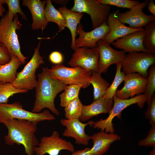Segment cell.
<instances>
[{
  "label": "cell",
  "instance_id": "1",
  "mask_svg": "<svg viewBox=\"0 0 155 155\" xmlns=\"http://www.w3.org/2000/svg\"><path fill=\"white\" fill-rule=\"evenodd\" d=\"M49 69L47 67H43L42 72L37 75L35 100L31 112L38 113L46 108L55 115L59 116V112L55 106V99L57 95L67 86L53 78Z\"/></svg>",
  "mask_w": 155,
  "mask_h": 155
},
{
  "label": "cell",
  "instance_id": "2",
  "mask_svg": "<svg viewBox=\"0 0 155 155\" xmlns=\"http://www.w3.org/2000/svg\"><path fill=\"white\" fill-rule=\"evenodd\" d=\"M8 130L5 137V143L22 145L27 155H33L34 148L39 142L35 133L37 130L36 122L22 119H11L3 123Z\"/></svg>",
  "mask_w": 155,
  "mask_h": 155
},
{
  "label": "cell",
  "instance_id": "3",
  "mask_svg": "<svg viewBox=\"0 0 155 155\" xmlns=\"http://www.w3.org/2000/svg\"><path fill=\"white\" fill-rule=\"evenodd\" d=\"M21 25L16 14L12 21L8 18V13L2 17L0 24V43L7 48L11 57H17L22 64L26 62L27 57L24 56L20 51V44L16 32L21 28Z\"/></svg>",
  "mask_w": 155,
  "mask_h": 155
},
{
  "label": "cell",
  "instance_id": "4",
  "mask_svg": "<svg viewBox=\"0 0 155 155\" xmlns=\"http://www.w3.org/2000/svg\"><path fill=\"white\" fill-rule=\"evenodd\" d=\"M16 119L38 123L44 121H52L55 117L47 110L35 113L23 108L19 102L11 104L0 103V123H3L11 119Z\"/></svg>",
  "mask_w": 155,
  "mask_h": 155
},
{
  "label": "cell",
  "instance_id": "5",
  "mask_svg": "<svg viewBox=\"0 0 155 155\" xmlns=\"http://www.w3.org/2000/svg\"><path fill=\"white\" fill-rule=\"evenodd\" d=\"M49 70L53 78L65 85L77 84L85 88L90 84L89 80L92 72L82 67H70L58 64L52 66Z\"/></svg>",
  "mask_w": 155,
  "mask_h": 155
},
{
  "label": "cell",
  "instance_id": "6",
  "mask_svg": "<svg viewBox=\"0 0 155 155\" xmlns=\"http://www.w3.org/2000/svg\"><path fill=\"white\" fill-rule=\"evenodd\" d=\"M113 100V106L108 116L105 119L94 122L92 125L94 128L100 129L101 131H105L107 133H114L115 129L112 123L114 118L116 116L120 119L122 111L132 104H137L140 108H143L146 101V97L144 94H143L127 99H123L114 95Z\"/></svg>",
  "mask_w": 155,
  "mask_h": 155
},
{
  "label": "cell",
  "instance_id": "7",
  "mask_svg": "<svg viewBox=\"0 0 155 155\" xmlns=\"http://www.w3.org/2000/svg\"><path fill=\"white\" fill-rule=\"evenodd\" d=\"M40 40L35 49L33 55L23 69L17 73L16 77L12 83L16 88L28 91L35 88L37 84L36 73L40 66L44 63L43 58L39 52Z\"/></svg>",
  "mask_w": 155,
  "mask_h": 155
},
{
  "label": "cell",
  "instance_id": "8",
  "mask_svg": "<svg viewBox=\"0 0 155 155\" xmlns=\"http://www.w3.org/2000/svg\"><path fill=\"white\" fill-rule=\"evenodd\" d=\"M121 64L125 75L137 73L147 78L149 68L155 64V54L145 52L129 53L125 55Z\"/></svg>",
  "mask_w": 155,
  "mask_h": 155
},
{
  "label": "cell",
  "instance_id": "9",
  "mask_svg": "<svg viewBox=\"0 0 155 155\" xmlns=\"http://www.w3.org/2000/svg\"><path fill=\"white\" fill-rule=\"evenodd\" d=\"M111 9V6L101 4L98 0H75L70 10L88 14L94 29L107 22Z\"/></svg>",
  "mask_w": 155,
  "mask_h": 155
},
{
  "label": "cell",
  "instance_id": "10",
  "mask_svg": "<svg viewBox=\"0 0 155 155\" xmlns=\"http://www.w3.org/2000/svg\"><path fill=\"white\" fill-rule=\"evenodd\" d=\"M66 150L73 152L74 146L70 141L61 138L58 132L54 131L49 136H44L41 138L38 146L34 148L36 155H59L61 151Z\"/></svg>",
  "mask_w": 155,
  "mask_h": 155
},
{
  "label": "cell",
  "instance_id": "11",
  "mask_svg": "<svg viewBox=\"0 0 155 155\" xmlns=\"http://www.w3.org/2000/svg\"><path fill=\"white\" fill-rule=\"evenodd\" d=\"M148 0L134 6L129 10L124 12L117 13V16L120 21L123 24H127L129 27L133 28H143L150 22L155 20V16L152 15L145 14L143 9L148 5Z\"/></svg>",
  "mask_w": 155,
  "mask_h": 155
},
{
  "label": "cell",
  "instance_id": "12",
  "mask_svg": "<svg viewBox=\"0 0 155 155\" xmlns=\"http://www.w3.org/2000/svg\"><path fill=\"white\" fill-rule=\"evenodd\" d=\"M68 62L71 67H80L86 70L98 71L99 54L98 47L77 48Z\"/></svg>",
  "mask_w": 155,
  "mask_h": 155
},
{
  "label": "cell",
  "instance_id": "13",
  "mask_svg": "<svg viewBox=\"0 0 155 155\" xmlns=\"http://www.w3.org/2000/svg\"><path fill=\"white\" fill-rule=\"evenodd\" d=\"M106 22L88 32L83 30L82 25L80 23L76 30V34L79 35V37L75 40L76 47H84L92 49L97 47V42L99 40H103L110 32Z\"/></svg>",
  "mask_w": 155,
  "mask_h": 155
},
{
  "label": "cell",
  "instance_id": "14",
  "mask_svg": "<svg viewBox=\"0 0 155 155\" xmlns=\"http://www.w3.org/2000/svg\"><path fill=\"white\" fill-rule=\"evenodd\" d=\"M97 44L99 54L98 72L100 74L105 73L111 65L121 63L126 55L123 50H115L102 40H99Z\"/></svg>",
  "mask_w": 155,
  "mask_h": 155
},
{
  "label": "cell",
  "instance_id": "15",
  "mask_svg": "<svg viewBox=\"0 0 155 155\" xmlns=\"http://www.w3.org/2000/svg\"><path fill=\"white\" fill-rule=\"evenodd\" d=\"M147 80L138 73L125 75L123 87L120 90H117L115 95L119 98L127 99L130 97L143 93L145 90Z\"/></svg>",
  "mask_w": 155,
  "mask_h": 155
},
{
  "label": "cell",
  "instance_id": "16",
  "mask_svg": "<svg viewBox=\"0 0 155 155\" xmlns=\"http://www.w3.org/2000/svg\"><path fill=\"white\" fill-rule=\"evenodd\" d=\"M94 122L93 121H90L88 123H83L79 119H61V124L66 128L63 135L64 136L74 138L75 143L77 144L86 146L88 144L91 136L86 134L85 127L89 125L92 126Z\"/></svg>",
  "mask_w": 155,
  "mask_h": 155
},
{
  "label": "cell",
  "instance_id": "17",
  "mask_svg": "<svg viewBox=\"0 0 155 155\" xmlns=\"http://www.w3.org/2000/svg\"><path fill=\"white\" fill-rule=\"evenodd\" d=\"M145 34V32L144 29L130 33L118 38L111 44L116 48L122 49L126 53H149L145 48L143 44V39Z\"/></svg>",
  "mask_w": 155,
  "mask_h": 155
},
{
  "label": "cell",
  "instance_id": "18",
  "mask_svg": "<svg viewBox=\"0 0 155 155\" xmlns=\"http://www.w3.org/2000/svg\"><path fill=\"white\" fill-rule=\"evenodd\" d=\"M119 11L117 10L110 13L107 20V24L109 28L110 32L102 40L109 45L129 34L144 29L133 28L125 26L118 17L117 13Z\"/></svg>",
  "mask_w": 155,
  "mask_h": 155
},
{
  "label": "cell",
  "instance_id": "19",
  "mask_svg": "<svg viewBox=\"0 0 155 155\" xmlns=\"http://www.w3.org/2000/svg\"><path fill=\"white\" fill-rule=\"evenodd\" d=\"M46 1L40 0H23L22 5L27 6L32 14L33 22L32 28L33 30L45 29L48 23L45 13Z\"/></svg>",
  "mask_w": 155,
  "mask_h": 155
},
{
  "label": "cell",
  "instance_id": "20",
  "mask_svg": "<svg viewBox=\"0 0 155 155\" xmlns=\"http://www.w3.org/2000/svg\"><path fill=\"white\" fill-rule=\"evenodd\" d=\"M113 103V99H108L103 97L94 100L89 105H83L79 120L81 121H85L101 114L109 113Z\"/></svg>",
  "mask_w": 155,
  "mask_h": 155
},
{
  "label": "cell",
  "instance_id": "21",
  "mask_svg": "<svg viewBox=\"0 0 155 155\" xmlns=\"http://www.w3.org/2000/svg\"><path fill=\"white\" fill-rule=\"evenodd\" d=\"M91 139L93 143V146L90 149L91 155H102L107 152L112 143L120 140L121 137L117 134L101 131L93 134Z\"/></svg>",
  "mask_w": 155,
  "mask_h": 155
},
{
  "label": "cell",
  "instance_id": "22",
  "mask_svg": "<svg viewBox=\"0 0 155 155\" xmlns=\"http://www.w3.org/2000/svg\"><path fill=\"white\" fill-rule=\"evenodd\" d=\"M58 10L65 18L66 27L70 30L71 36V47L75 51L77 48L75 45V41L77 35V29L78 24L80 23V21L84 15V13L73 12L68 9L65 6L59 7Z\"/></svg>",
  "mask_w": 155,
  "mask_h": 155
},
{
  "label": "cell",
  "instance_id": "23",
  "mask_svg": "<svg viewBox=\"0 0 155 155\" xmlns=\"http://www.w3.org/2000/svg\"><path fill=\"white\" fill-rule=\"evenodd\" d=\"M22 64L20 60L13 55L8 63L0 65V82H13L16 77L17 70Z\"/></svg>",
  "mask_w": 155,
  "mask_h": 155
},
{
  "label": "cell",
  "instance_id": "24",
  "mask_svg": "<svg viewBox=\"0 0 155 155\" xmlns=\"http://www.w3.org/2000/svg\"><path fill=\"white\" fill-rule=\"evenodd\" d=\"M45 13L46 20L48 23L52 22L58 25L59 27L58 32H61L66 27V22L65 17L55 7L50 0L46 1Z\"/></svg>",
  "mask_w": 155,
  "mask_h": 155
},
{
  "label": "cell",
  "instance_id": "25",
  "mask_svg": "<svg viewBox=\"0 0 155 155\" xmlns=\"http://www.w3.org/2000/svg\"><path fill=\"white\" fill-rule=\"evenodd\" d=\"M89 82L93 87L94 100L104 97L109 84L98 71H92Z\"/></svg>",
  "mask_w": 155,
  "mask_h": 155
},
{
  "label": "cell",
  "instance_id": "26",
  "mask_svg": "<svg viewBox=\"0 0 155 155\" xmlns=\"http://www.w3.org/2000/svg\"><path fill=\"white\" fill-rule=\"evenodd\" d=\"M145 34L143 39L145 48L150 53L155 54V20L145 26Z\"/></svg>",
  "mask_w": 155,
  "mask_h": 155
},
{
  "label": "cell",
  "instance_id": "27",
  "mask_svg": "<svg viewBox=\"0 0 155 155\" xmlns=\"http://www.w3.org/2000/svg\"><path fill=\"white\" fill-rule=\"evenodd\" d=\"M81 86L77 84H70L64 90V92L60 95V106L65 107L70 102L78 97Z\"/></svg>",
  "mask_w": 155,
  "mask_h": 155
},
{
  "label": "cell",
  "instance_id": "28",
  "mask_svg": "<svg viewBox=\"0 0 155 155\" xmlns=\"http://www.w3.org/2000/svg\"><path fill=\"white\" fill-rule=\"evenodd\" d=\"M117 69L114 80L107 88L104 97L108 99H113V98L120 84L124 81L125 75L121 71V63L116 64Z\"/></svg>",
  "mask_w": 155,
  "mask_h": 155
},
{
  "label": "cell",
  "instance_id": "29",
  "mask_svg": "<svg viewBox=\"0 0 155 155\" xmlns=\"http://www.w3.org/2000/svg\"><path fill=\"white\" fill-rule=\"evenodd\" d=\"M83 106L79 97L70 102L64 107L66 119H79L81 116Z\"/></svg>",
  "mask_w": 155,
  "mask_h": 155
},
{
  "label": "cell",
  "instance_id": "30",
  "mask_svg": "<svg viewBox=\"0 0 155 155\" xmlns=\"http://www.w3.org/2000/svg\"><path fill=\"white\" fill-rule=\"evenodd\" d=\"M28 91L16 88L12 83H3L0 85V103L7 104L9 98L14 94L26 93Z\"/></svg>",
  "mask_w": 155,
  "mask_h": 155
},
{
  "label": "cell",
  "instance_id": "31",
  "mask_svg": "<svg viewBox=\"0 0 155 155\" xmlns=\"http://www.w3.org/2000/svg\"><path fill=\"white\" fill-rule=\"evenodd\" d=\"M144 94L146 97V102L148 105L154 95L155 91V64L150 67Z\"/></svg>",
  "mask_w": 155,
  "mask_h": 155
},
{
  "label": "cell",
  "instance_id": "32",
  "mask_svg": "<svg viewBox=\"0 0 155 155\" xmlns=\"http://www.w3.org/2000/svg\"><path fill=\"white\" fill-rule=\"evenodd\" d=\"M20 1L19 0H0V3L7 4L8 8V17L11 21L13 20L14 16L18 13L21 16L23 19L27 20L25 14L21 9Z\"/></svg>",
  "mask_w": 155,
  "mask_h": 155
},
{
  "label": "cell",
  "instance_id": "33",
  "mask_svg": "<svg viewBox=\"0 0 155 155\" xmlns=\"http://www.w3.org/2000/svg\"><path fill=\"white\" fill-rule=\"evenodd\" d=\"M98 1L102 4L129 9L140 3L138 1L131 0H98Z\"/></svg>",
  "mask_w": 155,
  "mask_h": 155
},
{
  "label": "cell",
  "instance_id": "34",
  "mask_svg": "<svg viewBox=\"0 0 155 155\" xmlns=\"http://www.w3.org/2000/svg\"><path fill=\"white\" fill-rule=\"evenodd\" d=\"M140 146L155 147V125L151 127L147 136L138 143Z\"/></svg>",
  "mask_w": 155,
  "mask_h": 155
},
{
  "label": "cell",
  "instance_id": "35",
  "mask_svg": "<svg viewBox=\"0 0 155 155\" xmlns=\"http://www.w3.org/2000/svg\"><path fill=\"white\" fill-rule=\"evenodd\" d=\"M145 113V118L149 120L151 126L155 125V95L153 96Z\"/></svg>",
  "mask_w": 155,
  "mask_h": 155
},
{
  "label": "cell",
  "instance_id": "36",
  "mask_svg": "<svg viewBox=\"0 0 155 155\" xmlns=\"http://www.w3.org/2000/svg\"><path fill=\"white\" fill-rule=\"evenodd\" d=\"M11 57L6 47L3 45L0 46V65L8 63Z\"/></svg>",
  "mask_w": 155,
  "mask_h": 155
},
{
  "label": "cell",
  "instance_id": "37",
  "mask_svg": "<svg viewBox=\"0 0 155 155\" xmlns=\"http://www.w3.org/2000/svg\"><path fill=\"white\" fill-rule=\"evenodd\" d=\"M50 61L53 63L59 64L63 61V57L60 52L55 51L52 52L49 56Z\"/></svg>",
  "mask_w": 155,
  "mask_h": 155
},
{
  "label": "cell",
  "instance_id": "38",
  "mask_svg": "<svg viewBox=\"0 0 155 155\" xmlns=\"http://www.w3.org/2000/svg\"><path fill=\"white\" fill-rule=\"evenodd\" d=\"M90 148L87 147L83 149L74 151L71 155H91Z\"/></svg>",
  "mask_w": 155,
  "mask_h": 155
},
{
  "label": "cell",
  "instance_id": "39",
  "mask_svg": "<svg viewBox=\"0 0 155 155\" xmlns=\"http://www.w3.org/2000/svg\"><path fill=\"white\" fill-rule=\"evenodd\" d=\"M148 9L152 15L155 16V5L153 0L149 1L147 5Z\"/></svg>",
  "mask_w": 155,
  "mask_h": 155
},
{
  "label": "cell",
  "instance_id": "40",
  "mask_svg": "<svg viewBox=\"0 0 155 155\" xmlns=\"http://www.w3.org/2000/svg\"><path fill=\"white\" fill-rule=\"evenodd\" d=\"M6 11L5 9L4 8L3 5L0 3V17L1 16H3V13ZM1 23V20H0V24Z\"/></svg>",
  "mask_w": 155,
  "mask_h": 155
},
{
  "label": "cell",
  "instance_id": "41",
  "mask_svg": "<svg viewBox=\"0 0 155 155\" xmlns=\"http://www.w3.org/2000/svg\"><path fill=\"white\" fill-rule=\"evenodd\" d=\"M149 155H155V147H153L152 150L151 151Z\"/></svg>",
  "mask_w": 155,
  "mask_h": 155
},
{
  "label": "cell",
  "instance_id": "42",
  "mask_svg": "<svg viewBox=\"0 0 155 155\" xmlns=\"http://www.w3.org/2000/svg\"><path fill=\"white\" fill-rule=\"evenodd\" d=\"M3 84V83L1 82H0V85L1 84Z\"/></svg>",
  "mask_w": 155,
  "mask_h": 155
},
{
  "label": "cell",
  "instance_id": "43",
  "mask_svg": "<svg viewBox=\"0 0 155 155\" xmlns=\"http://www.w3.org/2000/svg\"><path fill=\"white\" fill-rule=\"evenodd\" d=\"M2 44H1V43H0V46H2Z\"/></svg>",
  "mask_w": 155,
  "mask_h": 155
}]
</instances>
